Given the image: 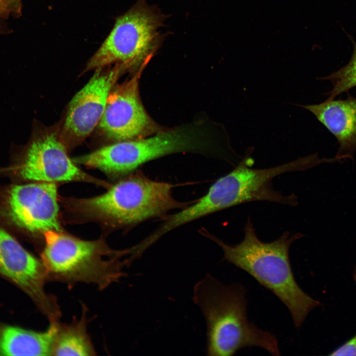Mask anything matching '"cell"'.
Returning <instances> with one entry per match:
<instances>
[{
	"mask_svg": "<svg viewBox=\"0 0 356 356\" xmlns=\"http://www.w3.org/2000/svg\"><path fill=\"white\" fill-rule=\"evenodd\" d=\"M222 249L223 260L244 270L269 290L287 308L296 328H299L309 312L321 305L306 294L297 283L290 265L289 248L294 241L304 236L284 232L277 239L264 242L257 237L250 217L244 227L243 240L228 245L205 233Z\"/></svg>",
	"mask_w": 356,
	"mask_h": 356,
	"instance_id": "6da1fadb",
	"label": "cell"
},
{
	"mask_svg": "<svg viewBox=\"0 0 356 356\" xmlns=\"http://www.w3.org/2000/svg\"><path fill=\"white\" fill-rule=\"evenodd\" d=\"M246 294L240 284L225 285L209 274L194 285L193 300L207 325V355L229 356L253 347L280 355L276 336L248 320Z\"/></svg>",
	"mask_w": 356,
	"mask_h": 356,
	"instance_id": "7a4b0ae2",
	"label": "cell"
},
{
	"mask_svg": "<svg viewBox=\"0 0 356 356\" xmlns=\"http://www.w3.org/2000/svg\"><path fill=\"white\" fill-rule=\"evenodd\" d=\"M174 186L137 172L101 195L72 199L69 204L74 212L111 226L133 225L151 218H163L171 210L187 207L189 203L173 196Z\"/></svg>",
	"mask_w": 356,
	"mask_h": 356,
	"instance_id": "3957f363",
	"label": "cell"
},
{
	"mask_svg": "<svg viewBox=\"0 0 356 356\" xmlns=\"http://www.w3.org/2000/svg\"><path fill=\"white\" fill-rule=\"evenodd\" d=\"M45 244L42 261L47 278L66 283L85 282L104 289L124 274L131 263L128 250L115 251L102 241H86L59 231L44 233Z\"/></svg>",
	"mask_w": 356,
	"mask_h": 356,
	"instance_id": "277c9868",
	"label": "cell"
},
{
	"mask_svg": "<svg viewBox=\"0 0 356 356\" xmlns=\"http://www.w3.org/2000/svg\"><path fill=\"white\" fill-rule=\"evenodd\" d=\"M247 156L229 173L218 179L196 203L197 212L205 216L242 203L268 201L290 206L298 204L294 194L285 195L273 188L272 179L282 174L304 171L320 164L315 153L266 169L251 168Z\"/></svg>",
	"mask_w": 356,
	"mask_h": 356,
	"instance_id": "5b68a950",
	"label": "cell"
},
{
	"mask_svg": "<svg viewBox=\"0 0 356 356\" xmlns=\"http://www.w3.org/2000/svg\"><path fill=\"white\" fill-rule=\"evenodd\" d=\"M164 16L157 8L137 1L118 17L111 31L91 56L84 72L120 65L135 73L146 67L162 41Z\"/></svg>",
	"mask_w": 356,
	"mask_h": 356,
	"instance_id": "8992f818",
	"label": "cell"
},
{
	"mask_svg": "<svg viewBox=\"0 0 356 356\" xmlns=\"http://www.w3.org/2000/svg\"><path fill=\"white\" fill-rule=\"evenodd\" d=\"M24 179L40 182L89 181L106 183L80 169L68 156L58 128H47L35 122L28 143L22 149L16 166Z\"/></svg>",
	"mask_w": 356,
	"mask_h": 356,
	"instance_id": "52a82bcc",
	"label": "cell"
},
{
	"mask_svg": "<svg viewBox=\"0 0 356 356\" xmlns=\"http://www.w3.org/2000/svg\"><path fill=\"white\" fill-rule=\"evenodd\" d=\"M144 69L111 89L97 127L106 139L114 142L139 139L166 128L151 118L141 102L139 81Z\"/></svg>",
	"mask_w": 356,
	"mask_h": 356,
	"instance_id": "ba28073f",
	"label": "cell"
},
{
	"mask_svg": "<svg viewBox=\"0 0 356 356\" xmlns=\"http://www.w3.org/2000/svg\"><path fill=\"white\" fill-rule=\"evenodd\" d=\"M94 71L89 82L71 100L63 122L58 128L60 138L67 148L79 144L97 127L111 89L128 72L120 65Z\"/></svg>",
	"mask_w": 356,
	"mask_h": 356,
	"instance_id": "9c48e42d",
	"label": "cell"
},
{
	"mask_svg": "<svg viewBox=\"0 0 356 356\" xmlns=\"http://www.w3.org/2000/svg\"><path fill=\"white\" fill-rule=\"evenodd\" d=\"M0 274L23 290L48 317L59 321L61 312L54 297L44 286L47 274L42 261L26 251L10 234L0 227Z\"/></svg>",
	"mask_w": 356,
	"mask_h": 356,
	"instance_id": "30bf717a",
	"label": "cell"
},
{
	"mask_svg": "<svg viewBox=\"0 0 356 356\" xmlns=\"http://www.w3.org/2000/svg\"><path fill=\"white\" fill-rule=\"evenodd\" d=\"M57 194L54 182L13 185L6 195V215L17 226L31 232L60 231Z\"/></svg>",
	"mask_w": 356,
	"mask_h": 356,
	"instance_id": "8fae6325",
	"label": "cell"
},
{
	"mask_svg": "<svg viewBox=\"0 0 356 356\" xmlns=\"http://www.w3.org/2000/svg\"><path fill=\"white\" fill-rule=\"evenodd\" d=\"M345 99H326L316 104L301 105L336 137L339 148L335 158L353 160L356 152V97L347 92Z\"/></svg>",
	"mask_w": 356,
	"mask_h": 356,
	"instance_id": "7c38bea8",
	"label": "cell"
},
{
	"mask_svg": "<svg viewBox=\"0 0 356 356\" xmlns=\"http://www.w3.org/2000/svg\"><path fill=\"white\" fill-rule=\"evenodd\" d=\"M59 323H50L44 332L0 325V355H52Z\"/></svg>",
	"mask_w": 356,
	"mask_h": 356,
	"instance_id": "4fadbf2b",
	"label": "cell"
},
{
	"mask_svg": "<svg viewBox=\"0 0 356 356\" xmlns=\"http://www.w3.org/2000/svg\"><path fill=\"white\" fill-rule=\"evenodd\" d=\"M85 315L68 325L59 323L52 355L93 356L95 352L87 333Z\"/></svg>",
	"mask_w": 356,
	"mask_h": 356,
	"instance_id": "5bb4252c",
	"label": "cell"
},
{
	"mask_svg": "<svg viewBox=\"0 0 356 356\" xmlns=\"http://www.w3.org/2000/svg\"><path fill=\"white\" fill-rule=\"evenodd\" d=\"M352 42L354 49L348 63L329 75L321 78V80L329 81L333 86L332 89L326 93L327 99H335L356 87V43Z\"/></svg>",
	"mask_w": 356,
	"mask_h": 356,
	"instance_id": "9a60e30c",
	"label": "cell"
},
{
	"mask_svg": "<svg viewBox=\"0 0 356 356\" xmlns=\"http://www.w3.org/2000/svg\"><path fill=\"white\" fill-rule=\"evenodd\" d=\"M21 9V0H0V15L3 17L18 16Z\"/></svg>",
	"mask_w": 356,
	"mask_h": 356,
	"instance_id": "2e32d148",
	"label": "cell"
},
{
	"mask_svg": "<svg viewBox=\"0 0 356 356\" xmlns=\"http://www.w3.org/2000/svg\"><path fill=\"white\" fill-rule=\"evenodd\" d=\"M330 356H356V334L333 351Z\"/></svg>",
	"mask_w": 356,
	"mask_h": 356,
	"instance_id": "e0dca14e",
	"label": "cell"
},
{
	"mask_svg": "<svg viewBox=\"0 0 356 356\" xmlns=\"http://www.w3.org/2000/svg\"><path fill=\"white\" fill-rule=\"evenodd\" d=\"M353 279H354V281L355 282V284L356 287V266L354 271Z\"/></svg>",
	"mask_w": 356,
	"mask_h": 356,
	"instance_id": "ac0fdd59",
	"label": "cell"
}]
</instances>
